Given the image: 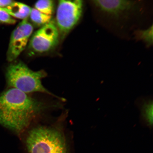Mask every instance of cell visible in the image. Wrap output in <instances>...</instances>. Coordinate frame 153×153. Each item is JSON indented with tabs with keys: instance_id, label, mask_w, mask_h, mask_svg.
Listing matches in <instances>:
<instances>
[{
	"instance_id": "obj_1",
	"label": "cell",
	"mask_w": 153,
	"mask_h": 153,
	"mask_svg": "<svg viewBox=\"0 0 153 153\" xmlns=\"http://www.w3.org/2000/svg\"><path fill=\"white\" fill-rule=\"evenodd\" d=\"M47 108L45 103L11 88L0 94V124L20 134Z\"/></svg>"
},
{
	"instance_id": "obj_2",
	"label": "cell",
	"mask_w": 153,
	"mask_h": 153,
	"mask_svg": "<svg viewBox=\"0 0 153 153\" xmlns=\"http://www.w3.org/2000/svg\"><path fill=\"white\" fill-rule=\"evenodd\" d=\"M25 142L28 153H67L65 138L56 128L34 127L28 132Z\"/></svg>"
},
{
	"instance_id": "obj_3",
	"label": "cell",
	"mask_w": 153,
	"mask_h": 153,
	"mask_svg": "<svg viewBox=\"0 0 153 153\" xmlns=\"http://www.w3.org/2000/svg\"><path fill=\"white\" fill-rule=\"evenodd\" d=\"M5 74L7 85L11 88L27 94L36 92L47 94L61 100L60 97L51 93L42 84V79L47 76L43 70L33 71L25 63L19 61L10 65Z\"/></svg>"
},
{
	"instance_id": "obj_4",
	"label": "cell",
	"mask_w": 153,
	"mask_h": 153,
	"mask_svg": "<svg viewBox=\"0 0 153 153\" xmlns=\"http://www.w3.org/2000/svg\"><path fill=\"white\" fill-rule=\"evenodd\" d=\"M83 1L81 0L59 1L56 26L59 33L64 37L79 22L83 13Z\"/></svg>"
},
{
	"instance_id": "obj_5",
	"label": "cell",
	"mask_w": 153,
	"mask_h": 153,
	"mask_svg": "<svg viewBox=\"0 0 153 153\" xmlns=\"http://www.w3.org/2000/svg\"><path fill=\"white\" fill-rule=\"evenodd\" d=\"M59 34L56 24L51 20L32 34L29 43V49L34 53L48 52L58 44Z\"/></svg>"
},
{
	"instance_id": "obj_6",
	"label": "cell",
	"mask_w": 153,
	"mask_h": 153,
	"mask_svg": "<svg viewBox=\"0 0 153 153\" xmlns=\"http://www.w3.org/2000/svg\"><path fill=\"white\" fill-rule=\"evenodd\" d=\"M92 4L102 14L115 19L128 18L140 9V3L128 1H93Z\"/></svg>"
},
{
	"instance_id": "obj_7",
	"label": "cell",
	"mask_w": 153,
	"mask_h": 153,
	"mask_svg": "<svg viewBox=\"0 0 153 153\" xmlns=\"http://www.w3.org/2000/svg\"><path fill=\"white\" fill-rule=\"evenodd\" d=\"M33 30V26L28 19L22 20L15 28L11 33L7 51L8 62L16 60L26 48Z\"/></svg>"
},
{
	"instance_id": "obj_8",
	"label": "cell",
	"mask_w": 153,
	"mask_h": 153,
	"mask_svg": "<svg viewBox=\"0 0 153 153\" xmlns=\"http://www.w3.org/2000/svg\"><path fill=\"white\" fill-rule=\"evenodd\" d=\"M2 9L13 18L22 20L28 18L32 9L23 3L15 1L9 6Z\"/></svg>"
},
{
	"instance_id": "obj_9",
	"label": "cell",
	"mask_w": 153,
	"mask_h": 153,
	"mask_svg": "<svg viewBox=\"0 0 153 153\" xmlns=\"http://www.w3.org/2000/svg\"><path fill=\"white\" fill-rule=\"evenodd\" d=\"M141 120L143 123L152 128L153 124V101L150 99H143L140 102Z\"/></svg>"
},
{
	"instance_id": "obj_10",
	"label": "cell",
	"mask_w": 153,
	"mask_h": 153,
	"mask_svg": "<svg viewBox=\"0 0 153 153\" xmlns=\"http://www.w3.org/2000/svg\"><path fill=\"white\" fill-rule=\"evenodd\" d=\"M29 17L32 22L37 26H43L52 20V16L43 14L34 8H32Z\"/></svg>"
},
{
	"instance_id": "obj_11",
	"label": "cell",
	"mask_w": 153,
	"mask_h": 153,
	"mask_svg": "<svg viewBox=\"0 0 153 153\" xmlns=\"http://www.w3.org/2000/svg\"><path fill=\"white\" fill-rule=\"evenodd\" d=\"M54 1L51 0H39L35 3V8L43 14L51 16L54 8Z\"/></svg>"
},
{
	"instance_id": "obj_12",
	"label": "cell",
	"mask_w": 153,
	"mask_h": 153,
	"mask_svg": "<svg viewBox=\"0 0 153 153\" xmlns=\"http://www.w3.org/2000/svg\"><path fill=\"white\" fill-rule=\"evenodd\" d=\"M137 37L142 40L148 46L152 45L153 43L152 26L148 29L141 30L137 32Z\"/></svg>"
},
{
	"instance_id": "obj_13",
	"label": "cell",
	"mask_w": 153,
	"mask_h": 153,
	"mask_svg": "<svg viewBox=\"0 0 153 153\" xmlns=\"http://www.w3.org/2000/svg\"><path fill=\"white\" fill-rule=\"evenodd\" d=\"M16 22L15 19L2 8H0V24L13 25Z\"/></svg>"
},
{
	"instance_id": "obj_14",
	"label": "cell",
	"mask_w": 153,
	"mask_h": 153,
	"mask_svg": "<svg viewBox=\"0 0 153 153\" xmlns=\"http://www.w3.org/2000/svg\"><path fill=\"white\" fill-rule=\"evenodd\" d=\"M14 1L12 0H0V8H5L11 5Z\"/></svg>"
}]
</instances>
